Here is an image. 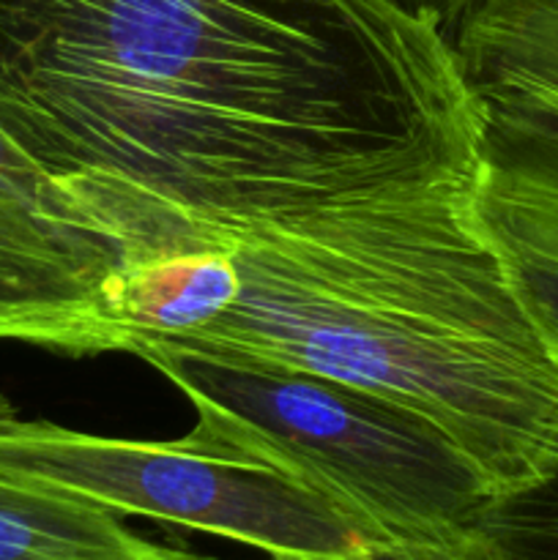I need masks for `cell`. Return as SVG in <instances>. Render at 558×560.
Instances as JSON below:
<instances>
[{
  "mask_svg": "<svg viewBox=\"0 0 558 560\" xmlns=\"http://www.w3.org/2000/svg\"><path fill=\"white\" fill-rule=\"evenodd\" d=\"M452 38L397 0H0V135L124 268L476 175Z\"/></svg>",
  "mask_w": 558,
  "mask_h": 560,
  "instance_id": "6da1fadb",
  "label": "cell"
},
{
  "mask_svg": "<svg viewBox=\"0 0 558 560\" xmlns=\"http://www.w3.org/2000/svg\"><path fill=\"white\" fill-rule=\"evenodd\" d=\"M476 175L233 230L219 249L239 295L167 342L403 405L463 448L496 501L539 485L558 470V355L481 222Z\"/></svg>",
  "mask_w": 558,
  "mask_h": 560,
  "instance_id": "7a4b0ae2",
  "label": "cell"
},
{
  "mask_svg": "<svg viewBox=\"0 0 558 560\" xmlns=\"http://www.w3.org/2000/svg\"><path fill=\"white\" fill-rule=\"evenodd\" d=\"M131 355L197 410L195 435L274 465L326 498L381 560H487L496 495L463 448L414 410L361 388L167 339Z\"/></svg>",
  "mask_w": 558,
  "mask_h": 560,
  "instance_id": "3957f363",
  "label": "cell"
},
{
  "mask_svg": "<svg viewBox=\"0 0 558 560\" xmlns=\"http://www.w3.org/2000/svg\"><path fill=\"white\" fill-rule=\"evenodd\" d=\"M0 465L113 514L222 536L271 560H381L315 490L195 432L167 443L102 438L22 419L0 397Z\"/></svg>",
  "mask_w": 558,
  "mask_h": 560,
  "instance_id": "277c9868",
  "label": "cell"
},
{
  "mask_svg": "<svg viewBox=\"0 0 558 560\" xmlns=\"http://www.w3.org/2000/svg\"><path fill=\"white\" fill-rule=\"evenodd\" d=\"M120 271L113 235L0 135V339L66 355L129 353Z\"/></svg>",
  "mask_w": 558,
  "mask_h": 560,
  "instance_id": "5b68a950",
  "label": "cell"
},
{
  "mask_svg": "<svg viewBox=\"0 0 558 560\" xmlns=\"http://www.w3.org/2000/svg\"><path fill=\"white\" fill-rule=\"evenodd\" d=\"M481 109L476 208L558 355V93L470 88Z\"/></svg>",
  "mask_w": 558,
  "mask_h": 560,
  "instance_id": "8992f818",
  "label": "cell"
},
{
  "mask_svg": "<svg viewBox=\"0 0 558 560\" xmlns=\"http://www.w3.org/2000/svg\"><path fill=\"white\" fill-rule=\"evenodd\" d=\"M113 512L11 474L0 465V560H170Z\"/></svg>",
  "mask_w": 558,
  "mask_h": 560,
  "instance_id": "52a82bcc",
  "label": "cell"
},
{
  "mask_svg": "<svg viewBox=\"0 0 558 560\" xmlns=\"http://www.w3.org/2000/svg\"><path fill=\"white\" fill-rule=\"evenodd\" d=\"M449 38L468 88L558 93V0H476Z\"/></svg>",
  "mask_w": 558,
  "mask_h": 560,
  "instance_id": "ba28073f",
  "label": "cell"
},
{
  "mask_svg": "<svg viewBox=\"0 0 558 560\" xmlns=\"http://www.w3.org/2000/svg\"><path fill=\"white\" fill-rule=\"evenodd\" d=\"M239 288V271L224 249L159 257L120 271L118 315L131 348L137 339H178L228 312Z\"/></svg>",
  "mask_w": 558,
  "mask_h": 560,
  "instance_id": "9c48e42d",
  "label": "cell"
},
{
  "mask_svg": "<svg viewBox=\"0 0 558 560\" xmlns=\"http://www.w3.org/2000/svg\"><path fill=\"white\" fill-rule=\"evenodd\" d=\"M487 560H558V470L481 512Z\"/></svg>",
  "mask_w": 558,
  "mask_h": 560,
  "instance_id": "30bf717a",
  "label": "cell"
},
{
  "mask_svg": "<svg viewBox=\"0 0 558 560\" xmlns=\"http://www.w3.org/2000/svg\"><path fill=\"white\" fill-rule=\"evenodd\" d=\"M397 3L414 14L425 16V20L435 22L441 31L449 33L476 0H397Z\"/></svg>",
  "mask_w": 558,
  "mask_h": 560,
  "instance_id": "8fae6325",
  "label": "cell"
},
{
  "mask_svg": "<svg viewBox=\"0 0 558 560\" xmlns=\"http://www.w3.org/2000/svg\"><path fill=\"white\" fill-rule=\"evenodd\" d=\"M170 560H202V558H195V556H186V552H175Z\"/></svg>",
  "mask_w": 558,
  "mask_h": 560,
  "instance_id": "7c38bea8",
  "label": "cell"
}]
</instances>
